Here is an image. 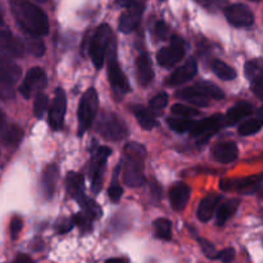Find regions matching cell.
Returning <instances> with one entry per match:
<instances>
[{
	"instance_id": "1",
	"label": "cell",
	"mask_w": 263,
	"mask_h": 263,
	"mask_svg": "<svg viewBox=\"0 0 263 263\" xmlns=\"http://www.w3.org/2000/svg\"><path fill=\"white\" fill-rule=\"evenodd\" d=\"M15 22L31 36H44L49 32V21L45 13L26 0H15L10 5Z\"/></svg>"
},
{
	"instance_id": "2",
	"label": "cell",
	"mask_w": 263,
	"mask_h": 263,
	"mask_svg": "<svg viewBox=\"0 0 263 263\" xmlns=\"http://www.w3.org/2000/svg\"><path fill=\"white\" fill-rule=\"evenodd\" d=\"M146 152L143 145L138 143L126 144L123 149L122 170L123 180L128 186H140L145 182L144 177V161Z\"/></svg>"
},
{
	"instance_id": "3",
	"label": "cell",
	"mask_w": 263,
	"mask_h": 263,
	"mask_svg": "<svg viewBox=\"0 0 263 263\" xmlns=\"http://www.w3.org/2000/svg\"><path fill=\"white\" fill-rule=\"evenodd\" d=\"M98 105H99V100H98L97 91L95 89H89L82 97L79 110H77L80 135H82L94 122L98 113Z\"/></svg>"
},
{
	"instance_id": "4",
	"label": "cell",
	"mask_w": 263,
	"mask_h": 263,
	"mask_svg": "<svg viewBox=\"0 0 263 263\" xmlns=\"http://www.w3.org/2000/svg\"><path fill=\"white\" fill-rule=\"evenodd\" d=\"M110 35H112V30L109 26L100 25L95 31L94 37L90 44V57L98 69L102 68L103 63H104L105 51H107L108 44H109Z\"/></svg>"
},
{
	"instance_id": "5",
	"label": "cell",
	"mask_w": 263,
	"mask_h": 263,
	"mask_svg": "<svg viewBox=\"0 0 263 263\" xmlns=\"http://www.w3.org/2000/svg\"><path fill=\"white\" fill-rule=\"evenodd\" d=\"M98 130L105 139H109L112 141L122 140L128 134L126 123L113 113H104L100 117Z\"/></svg>"
},
{
	"instance_id": "6",
	"label": "cell",
	"mask_w": 263,
	"mask_h": 263,
	"mask_svg": "<svg viewBox=\"0 0 263 263\" xmlns=\"http://www.w3.org/2000/svg\"><path fill=\"white\" fill-rule=\"evenodd\" d=\"M115 48V44H112L109 53V64H108V79H109V82L115 92H117L118 95H123L130 91V84H128L127 79H126V76L121 71L120 66H118Z\"/></svg>"
},
{
	"instance_id": "7",
	"label": "cell",
	"mask_w": 263,
	"mask_h": 263,
	"mask_svg": "<svg viewBox=\"0 0 263 263\" xmlns=\"http://www.w3.org/2000/svg\"><path fill=\"white\" fill-rule=\"evenodd\" d=\"M185 55V43L182 39L174 36L171 39V45L161 49L157 54V61L162 67H171L181 61Z\"/></svg>"
},
{
	"instance_id": "8",
	"label": "cell",
	"mask_w": 263,
	"mask_h": 263,
	"mask_svg": "<svg viewBox=\"0 0 263 263\" xmlns=\"http://www.w3.org/2000/svg\"><path fill=\"white\" fill-rule=\"evenodd\" d=\"M48 84L45 72L39 67H33L26 74L22 85L20 86V92L23 95V98L30 99L35 92L41 91Z\"/></svg>"
},
{
	"instance_id": "9",
	"label": "cell",
	"mask_w": 263,
	"mask_h": 263,
	"mask_svg": "<svg viewBox=\"0 0 263 263\" xmlns=\"http://www.w3.org/2000/svg\"><path fill=\"white\" fill-rule=\"evenodd\" d=\"M112 151L108 146H99L97 151L92 154L91 159V167H90V176H91V184L92 190L98 193L102 187V179H103V172H104L105 161L108 157L110 156Z\"/></svg>"
},
{
	"instance_id": "10",
	"label": "cell",
	"mask_w": 263,
	"mask_h": 263,
	"mask_svg": "<svg viewBox=\"0 0 263 263\" xmlns=\"http://www.w3.org/2000/svg\"><path fill=\"white\" fill-rule=\"evenodd\" d=\"M262 176L256 175V176L244 177V179H226L222 180L220 184V187L225 192L228 190H236L241 194H252L257 192L261 186Z\"/></svg>"
},
{
	"instance_id": "11",
	"label": "cell",
	"mask_w": 263,
	"mask_h": 263,
	"mask_svg": "<svg viewBox=\"0 0 263 263\" xmlns=\"http://www.w3.org/2000/svg\"><path fill=\"white\" fill-rule=\"evenodd\" d=\"M0 53L9 58H22L26 53L25 44L8 30H0Z\"/></svg>"
},
{
	"instance_id": "12",
	"label": "cell",
	"mask_w": 263,
	"mask_h": 263,
	"mask_svg": "<svg viewBox=\"0 0 263 263\" xmlns=\"http://www.w3.org/2000/svg\"><path fill=\"white\" fill-rule=\"evenodd\" d=\"M225 17L235 27H249L254 23L253 13L244 4H233L226 8Z\"/></svg>"
},
{
	"instance_id": "13",
	"label": "cell",
	"mask_w": 263,
	"mask_h": 263,
	"mask_svg": "<svg viewBox=\"0 0 263 263\" xmlns=\"http://www.w3.org/2000/svg\"><path fill=\"white\" fill-rule=\"evenodd\" d=\"M222 116L221 115H215L211 116V117L204 118L200 122H194V125L190 128V134L194 138H203V140H208L210 136H212L213 134L217 133L220 130L221 125H222Z\"/></svg>"
},
{
	"instance_id": "14",
	"label": "cell",
	"mask_w": 263,
	"mask_h": 263,
	"mask_svg": "<svg viewBox=\"0 0 263 263\" xmlns=\"http://www.w3.org/2000/svg\"><path fill=\"white\" fill-rule=\"evenodd\" d=\"M125 9L126 10L120 18V30L123 33H130L131 31L138 27L139 22H140L141 14H143V5L134 0Z\"/></svg>"
},
{
	"instance_id": "15",
	"label": "cell",
	"mask_w": 263,
	"mask_h": 263,
	"mask_svg": "<svg viewBox=\"0 0 263 263\" xmlns=\"http://www.w3.org/2000/svg\"><path fill=\"white\" fill-rule=\"evenodd\" d=\"M67 100L66 94L62 89H57L55 97H54L53 104H51L50 112H49V123L53 130H59L63 125L64 115H66Z\"/></svg>"
},
{
	"instance_id": "16",
	"label": "cell",
	"mask_w": 263,
	"mask_h": 263,
	"mask_svg": "<svg viewBox=\"0 0 263 263\" xmlns=\"http://www.w3.org/2000/svg\"><path fill=\"white\" fill-rule=\"evenodd\" d=\"M197 62H195L194 59H189V61L185 62L181 67L175 69V71L170 74L166 84L168 85V86H179V85L185 84V82L192 80L193 77L197 74Z\"/></svg>"
},
{
	"instance_id": "17",
	"label": "cell",
	"mask_w": 263,
	"mask_h": 263,
	"mask_svg": "<svg viewBox=\"0 0 263 263\" xmlns=\"http://www.w3.org/2000/svg\"><path fill=\"white\" fill-rule=\"evenodd\" d=\"M190 187L184 182H179V184L174 185L170 190V200H171V205L175 211H181L186 207L187 202L190 198Z\"/></svg>"
},
{
	"instance_id": "18",
	"label": "cell",
	"mask_w": 263,
	"mask_h": 263,
	"mask_svg": "<svg viewBox=\"0 0 263 263\" xmlns=\"http://www.w3.org/2000/svg\"><path fill=\"white\" fill-rule=\"evenodd\" d=\"M213 157L220 163H233L238 158V146L233 141H225V143L217 144L213 148Z\"/></svg>"
},
{
	"instance_id": "19",
	"label": "cell",
	"mask_w": 263,
	"mask_h": 263,
	"mask_svg": "<svg viewBox=\"0 0 263 263\" xmlns=\"http://www.w3.org/2000/svg\"><path fill=\"white\" fill-rule=\"evenodd\" d=\"M136 77L141 86H148L154 79L153 67L148 55L143 54L136 59Z\"/></svg>"
},
{
	"instance_id": "20",
	"label": "cell",
	"mask_w": 263,
	"mask_h": 263,
	"mask_svg": "<svg viewBox=\"0 0 263 263\" xmlns=\"http://www.w3.org/2000/svg\"><path fill=\"white\" fill-rule=\"evenodd\" d=\"M221 197L217 194H210L200 200L198 205V218L202 222H208L212 218L218 203H220Z\"/></svg>"
},
{
	"instance_id": "21",
	"label": "cell",
	"mask_w": 263,
	"mask_h": 263,
	"mask_svg": "<svg viewBox=\"0 0 263 263\" xmlns=\"http://www.w3.org/2000/svg\"><path fill=\"white\" fill-rule=\"evenodd\" d=\"M67 192L77 203L85 197L84 193V176L76 172H69L66 180Z\"/></svg>"
},
{
	"instance_id": "22",
	"label": "cell",
	"mask_w": 263,
	"mask_h": 263,
	"mask_svg": "<svg viewBox=\"0 0 263 263\" xmlns=\"http://www.w3.org/2000/svg\"><path fill=\"white\" fill-rule=\"evenodd\" d=\"M253 112V108L249 103L247 102H241L238 103V104L234 105L233 108L228 110V115H226V125L228 126H233L235 123H238L239 121L243 120L244 117L249 116L251 113Z\"/></svg>"
},
{
	"instance_id": "23",
	"label": "cell",
	"mask_w": 263,
	"mask_h": 263,
	"mask_svg": "<svg viewBox=\"0 0 263 263\" xmlns=\"http://www.w3.org/2000/svg\"><path fill=\"white\" fill-rule=\"evenodd\" d=\"M21 77V68L17 64L5 59H0V80L9 85H14Z\"/></svg>"
},
{
	"instance_id": "24",
	"label": "cell",
	"mask_w": 263,
	"mask_h": 263,
	"mask_svg": "<svg viewBox=\"0 0 263 263\" xmlns=\"http://www.w3.org/2000/svg\"><path fill=\"white\" fill-rule=\"evenodd\" d=\"M131 110H133L134 116L138 120L139 125L144 128V130H152V128L156 126V118H154V115L152 110L146 109L143 105H133L131 107Z\"/></svg>"
},
{
	"instance_id": "25",
	"label": "cell",
	"mask_w": 263,
	"mask_h": 263,
	"mask_svg": "<svg viewBox=\"0 0 263 263\" xmlns=\"http://www.w3.org/2000/svg\"><path fill=\"white\" fill-rule=\"evenodd\" d=\"M57 180H58V168L54 164H50L46 167L43 175V190L46 198H50L54 194Z\"/></svg>"
},
{
	"instance_id": "26",
	"label": "cell",
	"mask_w": 263,
	"mask_h": 263,
	"mask_svg": "<svg viewBox=\"0 0 263 263\" xmlns=\"http://www.w3.org/2000/svg\"><path fill=\"white\" fill-rule=\"evenodd\" d=\"M239 205L238 199H229L225 200V203L218 207L217 210V216H216V222L218 226H223L226 223V221L236 212Z\"/></svg>"
},
{
	"instance_id": "27",
	"label": "cell",
	"mask_w": 263,
	"mask_h": 263,
	"mask_svg": "<svg viewBox=\"0 0 263 263\" xmlns=\"http://www.w3.org/2000/svg\"><path fill=\"white\" fill-rule=\"evenodd\" d=\"M176 95H177V98H180V99L186 100V102L198 105V107H207V105L210 104V102H208L210 99H207V98L203 97V95L200 94V92L198 91L194 86L186 87V89H184V90H181V91L177 92Z\"/></svg>"
},
{
	"instance_id": "28",
	"label": "cell",
	"mask_w": 263,
	"mask_h": 263,
	"mask_svg": "<svg viewBox=\"0 0 263 263\" xmlns=\"http://www.w3.org/2000/svg\"><path fill=\"white\" fill-rule=\"evenodd\" d=\"M200 94L203 95L207 99H215V100H221L225 98V94H223L222 90L217 86V85L212 84L210 81H202L198 82V84L193 85Z\"/></svg>"
},
{
	"instance_id": "29",
	"label": "cell",
	"mask_w": 263,
	"mask_h": 263,
	"mask_svg": "<svg viewBox=\"0 0 263 263\" xmlns=\"http://www.w3.org/2000/svg\"><path fill=\"white\" fill-rule=\"evenodd\" d=\"M212 67V71L215 72L216 76L218 79L223 80V81H231V80L236 79V72L233 67H230L229 64H226L225 62L218 61V59H215L211 64Z\"/></svg>"
},
{
	"instance_id": "30",
	"label": "cell",
	"mask_w": 263,
	"mask_h": 263,
	"mask_svg": "<svg viewBox=\"0 0 263 263\" xmlns=\"http://www.w3.org/2000/svg\"><path fill=\"white\" fill-rule=\"evenodd\" d=\"M2 133V139L5 144H9V145H17L20 144L21 139H22V130H21L18 126H4V127L0 130Z\"/></svg>"
},
{
	"instance_id": "31",
	"label": "cell",
	"mask_w": 263,
	"mask_h": 263,
	"mask_svg": "<svg viewBox=\"0 0 263 263\" xmlns=\"http://www.w3.org/2000/svg\"><path fill=\"white\" fill-rule=\"evenodd\" d=\"M79 204L81 205L82 212H84L86 216H89L92 221L98 220V218L102 216V210H100L99 205H98L92 199L87 198L86 195L80 200Z\"/></svg>"
},
{
	"instance_id": "32",
	"label": "cell",
	"mask_w": 263,
	"mask_h": 263,
	"mask_svg": "<svg viewBox=\"0 0 263 263\" xmlns=\"http://www.w3.org/2000/svg\"><path fill=\"white\" fill-rule=\"evenodd\" d=\"M154 234L158 239L162 240H170L171 239V221L167 220V218H158L157 221H154Z\"/></svg>"
},
{
	"instance_id": "33",
	"label": "cell",
	"mask_w": 263,
	"mask_h": 263,
	"mask_svg": "<svg viewBox=\"0 0 263 263\" xmlns=\"http://www.w3.org/2000/svg\"><path fill=\"white\" fill-rule=\"evenodd\" d=\"M40 36H28L26 37V50L28 53L32 54L33 57H43L44 53H45V45H44L43 40L39 39Z\"/></svg>"
},
{
	"instance_id": "34",
	"label": "cell",
	"mask_w": 263,
	"mask_h": 263,
	"mask_svg": "<svg viewBox=\"0 0 263 263\" xmlns=\"http://www.w3.org/2000/svg\"><path fill=\"white\" fill-rule=\"evenodd\" d=\"M167 125L177 134H184L186 131H189L192 128V126L194 125V121L190 120V118H184V117H176V118H167Z\"/></svg>"
},
{
	"instance_id": "35",
	"label": "cell",
	"mask_w": 263,
	"mask_h": 263,
	"mask_svg": "<svg viewBox=\"0 0 263 263\" xmlns=\"http://www.w3.org/2000/svg\"><path fill=\"white\" fill-rule=\"evenodd\" d=\"M262 128V118H256V120H249L244 122L243 125L239 126V134L241 136H249L257 134Z\"/></svg>"
},
{
	"instance_id": "36",
	"label": "cell",
	"mask_w": 263,
	"mask_h": 263,
	"mask_svg": "<svg viewBox=\"0 0 263 263\" xmlns=\"http://www.w3.org/2000/svg\"><path fill=\"white\" fill-rule=\"evenodd\" d=\"M246 76L248 77V80L251 82H253L257 77L263 76L262 73V64L261 62L253 59V61L247 62L246 64Z\"/></svg>"
},
{
	"instance_id": "37",
	"label": "cell",
	"mask_w": 263,
	"mask_h": 263,
	"mask_svg": "<svg viewBox=\"0 0 263 263\" xmlns=\"http://www.w3.org/2000/svg\"><path fill=\"white\" fill-rule=\"evenodd\" d=\"M46 108H48V97L43 92L36 95L35 102H33V113L37 118H41L44 116V113L46 112Z\"/></svg>"
},
{
	"instance_id": "38",
	"label": "cell",
	"mask_w": 263,
	"mask_h": 263,
	"mask_svg": "<svg viewBox=\"0 0 263 263\" xmlns=\"http://www.w3.org/2000/svg\"><path fill=\"white\" fill-rule=\"evenodd\" d=\"M171 110L174 115L179 116V117H184V118L194 117V116L199 115V110L195 109V108L193 107H187V105H184V104L172 105Z\"/></svg>"
},
{
	"instance_id": "39",
	"label": "cell",
	"mask_w": 263,
	"mask_h": 263,
	"mask_svg": "<svg viewBox=\"0 0 263 263\" xmlns=\"http://www.w3.org/2000/svg\"><path fill=\"white\" fill-rule=\"evenodd\" d=\"M72 222H73V225L79 226L80 230L84 231V233H86V231L91 230L92 220L89 217V216L85 215L84 212L77 213V215H74L73 217H72Z\"/></svg>"
},
{
	"instance_id": "40",
	"label": "cell",
	"mask_w": 263,
	"mask_h": 263,
	"mask_svg": "<svg viewBox=\"0 0 263 263\" xmlns=\"http://www.w3.org/2000/svg\"><path fill=\"white\" fill-rule=\"evenodd\" d=\"M167 103H168V95L166 92H161L149 100V107H151L152 112H159L166 107Z\"/></svg>"
},
{
	"instance_id": "41",
	"label": "cell",
	"mask_w": 263,
	"mask_h": 263,
	"mask_svg": "<svg viewBox=\"0 0 263 263\" xmlns=\"http://www.w3.org/2000/svg\"><path fill=\"white\" fill-rule=\"evenodd\" d=\"M154 36L158 40H167L170 37V28L163 21H159L154 26Z\"/></svg>"
},
{
	"instance_id": "42",
	"label": "cell",
	"mask_w": 263,
	"mask_h": 263,
	"mask_svg": "<svg viewBox=\"0 0 263 263\" xmlns=\"http://www.w3.org/2000/svg\"><path fill=\"white\" fill-rule=\"evenodd\" d=\"M234 258H235V249L226 248L223 249V251L218 252V253L216 254L215 259H220V261H222L223 263H230L234 261Z\"/></svg>"
},
{
	"instance_id": "43",
	"label": "cell",
	"mask_w": 263,
	"mask_h": 263,
	"mask_svg": "<svg viewBox=\"0 0 263 263\" xmlns=\"http://www.w3.org/2000/svg\"><path fill=\"white\" fill-rule=\"evenodd\" d=\"M22 218L15 216L13 217V220L10 221V235H12V239H17L18 235H20L21 230H22Z\"/></svg>"
},
{
	"instance_id": "44",
	"label": "cell",
	"mask_w": 263,
	"mask_h": 263,
	"mask_svg": "<svg viewBox=\"0 0 263 263\" xmlns=\"http://www.w3.org/2000/svg\"><path fill=\"white\" fill-rule=\"evenodd\" d=\"M14 97V90H13L12 85L7 84V82L0 80V99H12Z\"/></svg>"
},
{
	"instance_id": "45",
	"label": "cell",
	"mask_w": 263,
	"mask_h": 263,
	"mask_svg": "<svg viewBox=\"0 0 263 263\" xmlns=\"http://www.w3.org/2000/svg\"><path fill=\"white\" fill-rule=\"evenodd\" d=\"M199 243H200V247H202V249H203V252H204L205 256H207L208 258L215 259L216 254H217L215 246H213L212 243H210L208 240H205V239H199Z\"/></svg>"
},
{
	"instance_id": "46",
	"label": "cell",
	"mask_w": 263,
	"mask_h": 263,
	"mask_svg": "<svg viewBox=\"0 0 263 263\" xmlns=\"http://www.w3.org/2000/svg\"><path fill=\"white\" fill-rule=\"evenodd\" d=\"M72 228H73V222H72V220H67V218H62L55 225V230L59 234L68 233V231L72 230Z\"/></svg>"
},
{
	"instance_id": "47",
	"label": "cell",
	"mask_w": 263,
	"mask_h": 263,
	"mask_svg": "<svg viewBox=\"0 0 263 263\" xmlns=\"http://www.w3.org/2000/svg\"><path fill=\"white\" fill-rule=\"evenodd\" d=\"M122 187L118 184H116V182H113L112 186L108 189V197L110 198L112 202H118L121 199V197H122Z\"/></svg>"
},
{
	"instance_id": "48",
	"label": "cell",
	"mask_w": 263,
	"mask_h": 263,
	"mask_svg": "<svg viewBox=\"0 0 263 263\" xmlns=\"http://www.w3.org/2000/svg\"><path fill=\"white\" fill-rule=\"evenodd\" d=\"M252 89H253L254 94L262 99V91H263V76L257 77L253 82H252Z\"/></svg>"
},
{
	"instance_id": "49",
	"label": "cell",
	"mask_w": 263,
	"mask_h": 263,
	"mask_svg": "<svg viewBox=\"0 0 263 263\" xmlns=\"http://www.w3.org/2000/svg\"><path fill=\"white\" fill-rule=\"evenodd\" d=\"M151 192H152V195H153L154 200H159V199H161V197H162V189H161V186H159V185L157 184L156 181L152 182V189H151Z\"/></svg>"
},
{
	"instance_id": "50",
	"label": "cell",
	"mask_w": 263,
	"mask_h": 263,
	"mask_svg": "<svg viewBox=\"0 0 263 263\" xmlns=\"http://www.w3.org/2000/svg\"><path fill=\"white\" fill-rule=\"evenodd\" d=\"M12 263H33V262L32 259H31L28 256H26V254H20V256H18Z\"/></svg>"
},
{
	"instance_id": "51",
	"label": "cell",
	"mask_w": 263,
	"mask_h": 263,
	"mask_svg": "<svg viewBox=\"0 0 263 263\" xmlns=\"http://www.w3.org/2000/svg\"><path fill=\"white\" fill-rule=\"evenodd\" d=\"M105 263H130L127 258H109L105 261Z\"/></svg>"
},
{
	"instance_id": "52",
	"label": "cell",
	"mask_w": 263,
	"mask_h": 263,
	"mask_svg": "<svg viewBox=\"0 0 263 263\" xmlns=\"http://www.w3.org/2000/svg\"><path fill=\"white\" fill-rule=\"evenodd\" d=\"M4 126H5V116H4V113L0 110V130H2Z\"/></svg>"
},
{
	"instance_id": "53",
	"label": "cell",
	"mask_w": 263,
	"mask_h": 263,
	"mask_svg": "<svg viewBox=\"0 0 263 263\" xmlns=\"http://www.w3.org/2000/svg\"><path fill=\"white\" fill-rule=\"evenodd\" d=\"M3 23V14H2V12H0V25H2Z\"/></svg>"
},
{
	"instance_id": "54",
	"label": "cell",
	"mask_w": 263,
	"mask_h": 263,
	"mask_svg": "<svg viewBox=\"0 0 263 263\" xmlns=\"http://www.w3.org/2000/svg\"><path fill=\"white\" fill-rule=\"evenodd\" d=\"M199 2H202V3H204V4H205V2H207V0H199Z\"/></svg>"
},
{
	"instance_id": "55",
	"label": "cell",
	"mask_w": 263,
	"mask_h": 263,
	"mask_svg": "<svg viewBox=\"0 0 263 263\" xmlns=\"http://www.w3.org/2000/svg\"><path fill=\"white\" fill-rule=\"evenodd\" d=\"M252 2H259V0H252Z\"/></svg>"
},
{
	"instance_id": "56",
	"label": "cell",
	"mask_w": 263,
	"mask_h": 263,
	"mask_svg": "<svg viewBox=\"0 0 263 263\" xmlns=\"http://www.w3.org/2000/svg\"><path fill=\"white\" fill-rule=\"evenodd\" d=\"M37 2H45V0H37Z\"/></svg>"
}]
</instances>
